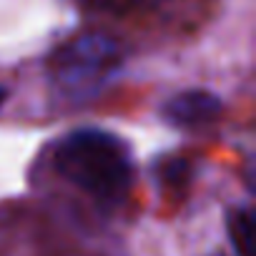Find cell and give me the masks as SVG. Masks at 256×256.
Here are the masks:
<instances>
[{"mask_svg":"<svg viewBox=\"0 0 256 256\" xmlns=\"http://www.w3.org/2000/svg\"><path fill=\"white\" fill-rule=\"evenodd\" d=\"M86 10L96 13H110V16H131V13H144L164 6L166 0H76Z\"/></svg>","mask_w":256,"mask_h":256,"instance_id":"5","label":"cell"},{"mask_svg":"<svg viewBox=\"0 0 256 256\" xmlns=\"http://www.w3.org/2000/svg\"><path fill=\"white\" fill-rule=\"evenodd\" d=\"M56 171L103 206H116L134 184V161L126 141L103 128L70 131L53 154Z\"/></svg>","mask_w":256,"mask_h":256,"instance_id":"1","label":"cell"},{"mask_svg":"<svg viewBox=\"0 0 256 256\" xmlns=\"http://www.w3.org/2000/svg\"><path fill=\"white\" fill-rule=\"evenodd\" d=\"M221 113V100L211 90H184L164 103L161 116L178 128H198L216 120Z\"/></svg>","mask_w":256,"mask_h":256,"instance_id":"3","label":"cell"},{"mask_svg":"<svg viewBox=\"0 0 256 256\" xmlns=\"http://www.w3.org/2000/svg\"><path fill=\"white\" fill-rule=\"evenodd\" d=\"M6 98H8V88H6V86H0V106L6 103Z\"/></svg>","mask_w":256,"mask_h":256,"instance_id":"7","label":"cell"},{"mask_svg":"<svg viewBox=\"0 0 256 256\" xmlns=\"http://www.w3.org/2000/svg\"><path fill=\"white\" fill-rule=\"evenodd\" d=\"M226 228L231 246L236 248V256H251V241H254V216L251 208L238 206L231 208L226 216Z\"/></svg>","mask_w":256,"mask_h":256,"instance_id":"4","label":"cell"},{"mask_svg":"<svg viewBox=\"0 0 256 256\" xmlns=\"http://www.w3.org/2000/svg\"><path fill=\"white\" fill-rule=\"evenodd\" d=\"M158 176H161L166 184L178 186V184H186V181L191 178V166H188V161H184V158H171V161H166V164L158 168Z\"/></svg>","mask_w":256,"mask_h":256,"instance_id":"6","label":"cell"},{"mask_svg":"<svg viewBox=\"0 0 256 256\" xmlns=\"http://www.w3.org/2000/svg\"><path fill=\"white\" fill-rule=\"evenodd\" d=\"M123 58V46L108 33H80L50 53L48 76L58 93L88 98L120 70Z\"/></svg>","mask_w":256,"mask_h":256,"instance_id":"2","label":"cell"},{"mask_svg":"<svg viewBox=\"0 0 256 256\" xmlns=\"http://www.w3.org/2000/svg\"><path fill=\"white\" fill-rule=\"evenodd\" d=\"M216 256H221V254H216Z\"/></svg>","mask_w":256,"mask_h":256,"instance_id":"8","label":"cell"}]
</instances>
